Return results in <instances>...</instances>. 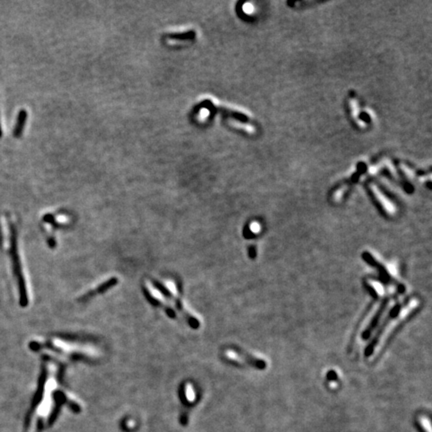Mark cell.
<instances>
[{
  "label": "cell",
  "mask_w": 432,
  "mask_h": 432,
  "mask_svg": "<svg viewBox=\"0 0 432 432\" xmlns=\"http://www.w3.org/2000/svg\"><path fill=\"white\" fill-rule=\"evenodd\" d=\"M25 119H26V112L25 111H21V113L19 115V122H18V125H17L16 130H15V135H17V136L20 135L22 127H23V125L25 123Z\"/></svg>",
  "instance_id": "7"
},
{
  "label": "cell",
  "mask_w": 432,
  "mask_h": 432,
  "mask_svg": "<svg viewBox=\"0 0 432 432\" xmlns=\"http://www.w3.org/2000/svg\"><path fill=\"white\" fill-rule=\"evenodd\" d=\"M254 6L251 4V3H245L244 5H243V11L246 13V14H251V13H253L254 12Z\"/></svg>",
  "instance_id": "9"
},
{
  "label": "cell",
  "mask_w": 432,
  "mask_h": 432,
  "mask_svg": "<svg viewBox=\"0 0 432 432\" xmlns=\"http://www.w3.org/2000/svg\"><path fill=\"white\" fill-rule=\"evenodd\" d=\"M249 228H250L251 232H253L254 234H257V233H259V231H260V225H259L258 222H252V223L250 224Z\"/></svg>",
  "instance_id": "10"
},
{
  "label": "cell",
  "mask_w": 432,
  "mask_h": 432,
  "mask_svg": "<svg viewBox=\"0 0 432 432\" xmlns=\"http://www.w3.org/2000/svg\"><path fill=\"white\" fill-rule=\"evenodd\" d=\"M419 305V300L416 298H413L409 301V303L399 312L398 316L391 320L386 326L385 328L378 334V336L375 338V340L372 342L371 345H369L366 348V356H370L371 354H373L375 351L376 353L385 345V342L387 341V339L389 338V335L395 330V328L407 317L410 315V313L417 308Z\"/></svg>",
  "instance_id": "1"
},
{
  "label": "cell",
  "mask_w": 432,
  "mask_h": 432,
  "mask_svg": "<svg viewBox=\"0 0 432 432\" xmlns=\"http://www.w3.org/2000/svg\"><path fill=\"white\" fill-rule=\"evenodd\" d=\"M165 37L171 40H193L195 38V31L189 30L184 33H173V34H166Z\"/></svg>",
  "instance_id": "4"
},
{
  "label": "cell",
  "mask_w": 432,
  "mask_h": 432,
  "mask_svg": "<svg viewBox=\"0 0 432 432\" xmlns=\"http://www.w3.org/2000/svg\"><path fill=\"white\" fill-rule=\"evenodd\" d=\"M226 356L228 358L234 360V361H238V362H241V363H248V364H250L252 366H255V367H257L259 369H264L266 367V362L264 361V360L255 358V357H253L251 355L240 354V353H237L236 351L228 350V351H226Z\"/></svg>",
  "instance_id": "2"
},
{
  "label": "cell",
  "mask_w": 432,
  "mask_h": 432,
  "mask_svg": "<svg viewBox=\"0 0 432 432\" xmlns=\"http://www.w3.org/2000/svg\"><path fill=\"white\" fill-rule=\"evenodd\" d=\"M346 189H347V186H342V187H340V188H339V189L334 193V196H333L334 200H335V201H340V200L342 199V197H343V195H344Z\"/></svg>",
  "instance_id": "8"
},
{
  "label": "cell",
  "mask_w": 432,
  "mask_h": 432,
  "mask_svg": "<svg viewBox=\"0 0 432 432\" xmlns=\"http://www.w3.org/2000/svg\"><path fill=\"white\" fill-rule=\"evenodd\" d=\"M349 105H350V109H351V115L353 116V118L355 119V121L358 123L359 126L364 127L366 124H365L364 122H361V121H360L359 118H358V115L360 114V110H359L358 102H357L354 98H351V99L349 100Z\"/></svg>",
  "instance_id": "5"
},
{
  "label": "cell",
  "mask_w": 432,
  "mask_h": 432,
  "mask_svg": "<svg viewBox=\"0 0 432 432\" xmlns=\"http://www.w3.org/2000/svg\"><path fill=\"white\" fill-rule=\"evenodd\" d=\"M370 189H371L373 195L375 196V198L377 199V201L379 202V204L384 209V211L389 215L395 214V212H396L395 205L391 201H389V199L379 190V188L375 184H371Z\"/></svg>",
  "instance_id": "3"
},
{
  "label": "cell",
  "mask_w": 432,
  "mask_h": 432,
  "mask_svg": "<svg viewBox=\"0 0 432 432\" xmlns=\"http://www.w3.org/2000/svg\"><path fill=\"white\" fill-rule=\"evenodd\" d=\"M367 284L370 286V289H372L376 293V295H378V296H382L383 295L384 288H383V286L379 282L369 280L367 282Z\"/></svg>",
  "instance_id": "6"
}]
</instances>
